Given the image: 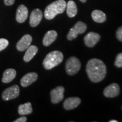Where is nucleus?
<instances>
[{"instance_id": "obj_1", "label": "nucleus", "mask_w": 122, "mask_h": 122, "mask_svg": "<svg viewBox=\"0 0 122 122\" xmlns=\"http://www.w3.org/2000/svg\"><path fill=\"white\" fill-rule=\"evenodd\" d=\"M86 71L91 81L93 83H98L102 81L106 76V67L102 61L93 58L88 61Z\"/></svg>"}, {"instance_id": "obj_2", "label": "nucleus", "mask_w": 122, "mask_h": 122, "mask_svg": "<svg viewBox=\"0 0 122 122\" xmlns=\"http://www.w3.org/2000/svg\"><path fill=\"white\" fill-rule=\"evenodd\" d=\"M66 5L67 3L65 0H57L49 5L44 11L45 18L48 20L54 19L58 14L65 11Z\"/></svg>"}, {"instance_id": "obj_3", "label": "nucleus", "mask_w": 122, "mask_h": 122, "mask_svg": "<svg viewBox=\"0 0 122 122\" xmlns=\"http://www.w3.org/2000/svg\"><path fill=\"white\" fill-rule=\"evenodd\" d=\"M63 55L59 51H53L46 55L43 61V66L46 70H49L62 63Z\"/></svg>"}, {"instance_id": "obj_4", "label": "nucleus", "mask_w": 122, "mask_h": 122, "mask_svg": "<svg viewBox=\"0 0 122 122\" xmlns=\"http://www.w3.org/2000/svg\"><path fill=\"white\" fill-rule=\"evenodd\" d=\"M81 68V63L76 57H71L66 63V70L68 75H74L79 72Z\"/></svg>"}, {"instance_id": "obj_5", "label": "nucleus", "mask_w": 122, "mask_h": 122, "mask_svg": "<svg viewBox=\"0 0 122 122\" xmlns=\"http://www.w3.org/2000/svg\"><path fill=\"white\" fill-rule=\"evenodd\" d=\"M86 29H87V26L86 24L83 22L79 21L76 23L75 25L70 30L67 36V39L70 41L75 39L79 34H83L86 31Z\"/></svg>"}, {"instance_id": "obj_6", "label": "nucleus", "mask_w": 122, "mask_h": 122, "mask_svg": "<svg viewBox=\"0 0 122 122\" xmlns=\"http://www.w3.org/2000/svg\"><path fill=\"white\" fill-rule=\"evenodd\" d=\"M20 89L17 85H14L3 92L2 98L4 101H9L17 98L19 96Z\"/></svg>"}, {"instance_id": "obj_7", "label": "nucleus", "mask_w": 122, "mask_h": 122, "mask_svg": "<svg viewBox=\"0 0 122 122\" xmlns=\"http://www.w3.org/2000/svg\"><path fill=\"white\" fill-rule=\"evenodd\" d=\"M64 93L65 88L62 86H57L51 90L50 92L51 102L56 104L62 101L64 98Z\"/></svg>"}, {"instance_id": "obj_8", "label": "nucleus", "mask_w": 122, "mask_h": 122, "mask_svg": "<svg viewBox=\"0 0 122 122\" xmlns=\"http://www.w3.org/2000/svg\"><path fill=\"white\" fill-rule=\"evenodd\" d=\"M101 39V36L98 33L91 32L84 37V41L85 44L88 48H93L96 45Z\"/></svg>"}, {"instance_id": "obj_9", "label": "nucleus", "mask_w": 122, "mask_h": 122, "mask_svg": "<svg viewBox=\"0 0 122 122\" xmlns=\"http://www.w3.org/2000/svg\"><path fill=\"white\" fill-rule=\"evenodd\" d=\"M120 93V87L117 83H112L105 88L103 94L107 98L117 97Z\"/></svg>"}, {"instance_id": "obj_10", "label": "nucleus", "mask_w": 122, "mask_h": 122, "mask_svg": "<svg viewBox=\"0 0 122 122\" xmlns=\"http://www.w3.org/2000/svg\"><path fill=\"white\" fill-rule=\"evenodd\" d=\"M32 41V37L30 35L27 34L23 36L16 44V49L20 51L27 50Z\"/></svg>"}, {"instance_id": "obj_11", "label": "nucleus", "mask_w": 122, "mask_h": 122, "mask_svg": "<svg viewBox=\"0 0 122 122\" xmlns=\"http://www.w3.org/2000/svg\"><path fill=\"white\" fill-rule=\"evenodd\" d=\"M42 13L41 10L39 9H36L32 11L30 15V24L32 27L37 26L41 22L42 18Z\"/></svg>"}, {"instance_id": "obj_12", "label": "nucleus", "mask_w": 122, "mask_h": 122, "mask_svg": "<svg viewBox=\"0 0 122 122\" xmlns=\"http://www.w3.org/2000/svg\"><path fill=\"white\" fill-rule=\"evenodd\" d=\"M28 9L24 5H20L18 7L16 13V20L19 23H23L28 18Z\"/></svg>"}, {"instance_id": "obj_13", "label": "nucleus", "mask_w": 122, "mask_h": 122, "mask_svg": "<svg viewBox=\"0 0 122 122\" xmlns=\"http://www.w3.org/2000/svg\"><path fill=\"white\" fill-rule=\"evenodd\" d=\"M38 79V75L36 72H30L25 75L20 80V85L23 87H27L36 81Z\"/></svg>"}, {"instance_id": "obj_14", "label": "nucleus", "mask_w": 122, "mask_h": 122, "mask_svg": "<svg viewBox=\"0 0 122 122\" xmlns=\"http://www.w3.org/2000/svg\"><path fill=\"white\" fill-rule=\"evenodd\" d=\"M81 103V100L79 97H69L65 101L63 107L66 110H71L77 107Z\"/></svg>"}, {"instance_id": "obj_15", "label": "nucleus", "mask_w": 122, "mask_h": 122, "mask_svg": "<svg viewBox=\"0 0 122 122\" xmlns=\"http://www.w3.org/2000/svg\"><path fill=\"white\" fill-rule=\"evenodd\" d=\"M58 36L57 32L54 30H49L44 36L42 43L45 46H49L56 40Z\"/></svg>"}, {"instance_id": "obj_16", "label": "nucleus", "mask_w": 122, "mask_h": 122, "mask_svg": "<svg viewBox=\"0 0 122 122\" xmlns=\"http://www.w3.org/2000/svg\"><path fill=\"white\" fill-rule=\"evenodd\" d=\"M16 72L14 69L9 68L6 70L3 74L2 81L4 83H9L12 81L15 78Z\"/></svg>"}, {"instance_id": "obj_17", "label": "nucleus", "mask_w": 122, "mask_h": 122, "mask_svg": "<svg viewBox=\"0 0 122 122\" xmlns=\"http://www.w3.org/2000/svg\"><path fill=\"white\" fill-rule=\"evenodd\" d=\"M38 51V48L35 45L30 46L27 49V51L24 54L23 59L25 62H28L35 57Z\"/></svg>"}, {"instance_id": "obj_18", "label": "nucleus", "mask_w": 122, "mask_h": 122, "mask_svg": "<svg viewBox=\"0 0 122 122\" xmlns=\"http://www.w3.org/2000/svg\"><path fill=\"white\" fill-rule=\"evenodd\" d=\"M66 11L68 17L73 18L76 16L77 13V9L74 1L70 0L67 3Z\"/></svg>"}, {"instance_id": "obj_19", "label": "nucleus", "mask_w": 122, "mask_h": 122, "mask_svg": "<svg viewBox=\"0 0 122 122\" xmlns=\"http://www.w3.org/2000/svg\"><path fill=\"white\" fill-rule=\"evenodd\" d=\"M92 18L94 22L102 23L106 20V14L101 10H95L92 13Z\"/></svg>"}, {"instance_id": "obj_20", "label": "nucleus", "mask_w": 122, "mask_h": 122, "mask_svg": "<svg viewBox=\"0 0 122 122\" xmlns=\"http://www.w3.org/2000/svg\"><path fill=\"white\" fill-rule=\"evenodd\" d=\"M32 107L30 102H27L24 104L20 105L18 107V113L20 115H26L32 114Z\"/></svg>"}, {"instance_id": "obj_21", "label": "nucleus", "mask_w": 122, "mask_h": 122, "mask_svg": "<svg viewBox=\"0 0 122 122\" xmlns=\"http://www.w3.org/2000/svg\"><path fill=\"white\" fill-rule=\"evenodd\" d=\"M115 66L117 67H122V53L117 55L115 61Z\"/></svg>"}, {"instance_id": "obj_22", "label": "nucleus", "mask_w": 122, "mask_h": 122, "mask_svg": "<svg viewBox=\"0 0 122 122\" xmlns=\"http://www.w3.org/2000/svg\"><path fill=\"white\" fill-rule=\"evenodd\" d=\"M9 41L5 39H0V51H2L9 45Z\"/></svg>"}, {"instance_id": "obj_23", "label": "nucleus", "mask_w": 122, "mask_h": 122, "mask_svg": "<svg viewBox=\"0 0 122 122\" xmlns=\"http://www.w3.org/2000/svg\"><path fill=\"white\" fill-rule=\"evenodd\" d=\"M116 35H117V38L118 39V40L122 42V26L119 27L117 30Z\"/></svg>"}, {"instance_id": "obj_24", "label": "nucleus", "mask_w": 122, "mask_h": 122, "mask_svg": "<svg viewBox=\"0 0 122 122\" xmlns=\"http://www.w3.org/2000/svg\"><path fill=\"white\" fill-rule=\"evenodd\" d=\"M15 0H4L5 4L6 6H11L14 4Z\"/></svg>"}, {"instance_id": "obj_25", "label": "nucleus", "mask_w": 122, "mask_h": 122, "mask_svg": "<svg viewBox=\"0 0 122 122\" xmlns=\"http://www.w3.org/2000/svg\"><path fill=\"white\" fill-rule=\"evenodd\" d=\"M27 119L25 117H20L19 118L17 119L16 120H15L14 122H27Z\"/></svg>"}, {"instance_id": "obj_26", "label": "nucleus", "mask_w": 122, "mask_h": 122, "mask_svg": "<svg viewBox=\"0 0 122 122\" xmlns=\"http://www.w3.org/2000/svg\"><path fill=\"white\" fill-rule=\"evenodd\" d=\"M109 122H118V121L116 120H110Z\"/></svg>"}, {"instance_id": "obj_27", "label": "nucleus", "mask_w": 122, "mask_h": 122, "mask_svg": "<svg viewBox=\"0 0 122 122\" xmlns=\"http://www.w3.org/2000/svg\"><path fill=\"white\" fill-rule=\"evenodd\" d=\"M80 1L81 2H83V3H85V2H86V0H80Z\"/></svg>"}]
</instances>
